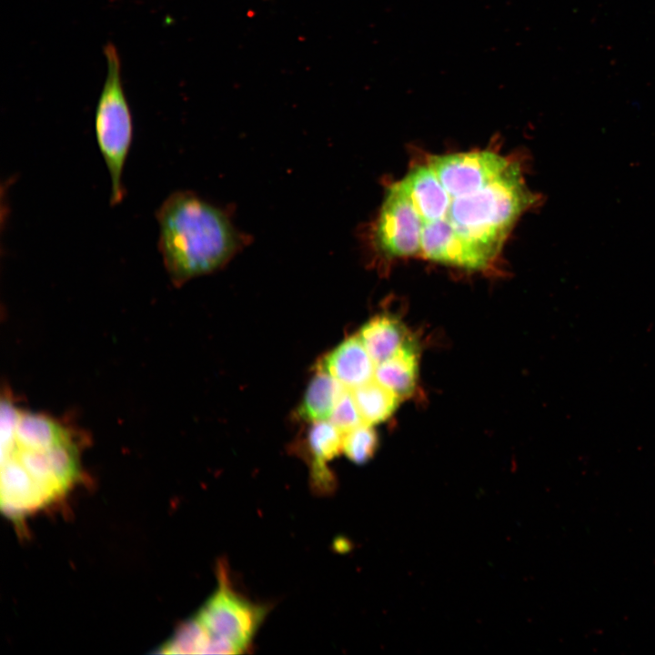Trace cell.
I'll return each mask as SVG.
<instances>
[{
  "mask_svg": "<svg viewBox=\"0 0 655 655\" xmlns=\"http://www.w3.org/2000/svg\"><path fill=\"white\" fill-rule=\"evenodd\" d=\"M346 389L335 378L317 368L307 387L297 415L311 423L327 420Z\"/></svg>",
  "mask_w": 655,
  "mask_h": 655,
  "instance_id": "cell-12",
  "label": "cell"
},
{
  "mask_svg": "<svg viewBox=\"0 0 655 655\" xmlns=\"http://www.w3.org/2000/svg\"><path fill=\"white\" fill-rule=\"evenodd\" d=\"M305 448L313 490L321 495L332 492L336 480L328 463L343 453V432L330 421L312 422L307 432Z\"/></svg>",
  "mask_w": 655,
  "mask_h": 655,
  "instance_id": "cell-8",
  "label": "cell"
},
{
  "mask_svg": "<svg viewBox=\"0 0 655 655\" xmlns=\"http://www.w3.org/2000/svg\"><path fill=\"white\" fill-rule=\"evenodd\" d=\"M400 182L422 223L444 217L450 196L428 164L413 168Z\"/></svg>",
  "mask_w": 655,
  "mask_h": 655,
  "instance_id": "cell-10",
  "label": "cell"
},
{
  "mask_svg": "<svg viewBox=\"0 0 655 655\" xmlns=\"http://www.w3.org/2000/svg\"><path fill=\"white\" fill-rule=\"evenodd\" d=\"M2 511L22 521L64 499L80 479V450L71 430L52 418L6 401L1 426Z\"/></svg>",
  "mask_w": 655,
  "mask_h": 655,
  "instance_id": "cell-1",
  "label": "cell"
},
{
  "mask_svg": "<svg viewBox=\"0 0 655 655\" xmlns=\"http://www.w3.org/2000/svg\"><path fill=\"white\" fill-rule=\"evenodd\" d=\"M376 363L358 335L351 336L328 352L317 365L345 388L353 389L374 378Z\"/></svg>",
  "mask_w": 655,
  "mask_h": 655,
  "instance_id": "cell-9",
  "label": "cell"
},
{
  "mask_svg": "<svg viewBox=\"0 0 655 655\" xmlns=\"http://www.w3.org/2000/svg\"><path fill=\"white\" fill-rule=\"evenodd\" d=\"M378 448V435L365 423L343 434V453L350 461L361 465L369 461Z\"/></svg>",
  "mask_w": 655,
  "mask_h": 655,
  "instance_id": "cell-15",
  "label": "cell"
},
{
  "mask_svg": "<svg viewBox=\"0 0 655 655\" xmlns=\"http://www.w3.org/2000/svg\"><path fill=\"white\" fill-rule=\"evenodd\" d=\"M428 164L448 194L455 197L482 188L512 163L499 154L485 150L434 156Z\"/></svg>",
  "mask_w": 655,
  "mask_h": 655,
  "instance_id": "cell-7",
  "label": "cell"
},
{
  "mask_svg": "<svg viewBox=\"0 0 655 655\" xmlns=\"http://www.w3.org/2000/svg\"><path fill=\"white\" fill-rule=\"evenodd\" d=\"M267 612L237 591L223 563L217 587L196 614L185 620L159 649L166 654L245 653Z\"/></svg>",
  "mask_w": 655,
  "mask_h": 655,
  "instance_id": "cell-3",
  "label": "cell"
},
{
  "mask_svg": "<svg viewBox=\"0 0 655 655\" xmlns=\"http://www.w3.org/2000/svg\"><path fill=\"white\" fill-rule=\"evenodd\" d=\"M329 419L343 434L363 423L351 389L340 396Z\"/></svg>",
  "mask_w": 655,
  "mask_h": 655,
  "instance_id": "cell-16",
  "label": "cell"
},
{
  "mask_svg": "<svg viewBox=\"0 0 655 655\" xmlns=\"http://www.w3.org/2000/svg\"><path fill=\"white\" fill-rule=\"evenodd\" d=\"M156 219L157 247L176 286L221 268L242 245L226 212L189 191L170 194Z\"/></svg>",
  "mask_w": 655,
  "mask_h": 655,
  "instance_id": "cell-2",
  "label": "cell"
},
{
  "mask_svg": "<svg viewBox=\"0 0 655 655\" xmlns=\"http://www.w3.org/2000/svg\"><path fill=\"white\" fill-rule=\"evenodd\" d=\"M418 374L417 351L407 342L394 355L376 365L374 379L402 399L414 392Z\"/></svg>",
  "mask_w": 655,
  "mask_h": 655,
  "instance_id": "cell-11",
  "label": "cell"
},
{
  "mask_svg": "<svg viewBox=\"0 0 655 655\" xmlns=\"http://www.w3.org/2000/svg\"><path fill=\"white\" fill-rule=\"evenodd\" d=\"M106 76L95 113L97 146L110 178V204L125 196L123 174L133 140V118L121 78V60L112 43L104 46Z\"/></svg>",
  "mask_w": 655,
  "mask_h": 655,
  "instance_id": "cell-5",
  "label": "cell"
},
{
  "mask_svg": "<svg viewBox=\"0 0 655 655\" xmlns=\"http://www.w3.org/2000/svg\"><path fill=\"white\" fill-rule=\"evenodd\" d=\"M363 423L375 426L388 420L401 398L376 379L351 389Z\"/></svg>",
  "mask_w": 655,
  "mask_h": 655,
  "instance_id": "cell-14",
  "label": "cell"
},
{
  "mask_svg": "<svg viewBox=\"0 0 655 655\" xmlns=\"http://www.w3.org/2000/svg\"><path fill=\"white\" fill-rule=\"evenodd\" d=\"M536 199L526 186L519 167L512 163L482 188L450 196L445 216L439 220L449 224L489 265L499 254L510 227Z\"/></svg>",
  "mask_w": 655,
  "mask_h": 655,
  "instance_id": "cell-4",
  "label": "cell"
},
{
  "mask_svg": "<svg viewBox=\"0 0 655 655\" xmlns=\"http://www.w3.org/2000/svg\"><path fill=\"white\" fill-rule=\"evenodd\" d=\"M421 232L422 219L403 185L392 184L373 227L375 248L390 258L420 255Z\"/></svg>",
  "mask_w": 655,
  "mask_h": 655,
  "instance_id": "cell-6",
  "label": "cell"
},
{
  "mask_svg": "<svg viewBox=\"0 0 655 655\" xmlns=\"http://www.w3.org/2000/svg\"><path fill=\"white\" fill-rule=\"evenodd\" d=\"M358 335L376 364L394 355L408 342L400 322L388 315L372 317Z\"/></svg>",
  "mask_w": 655,
  "mask_h": 655,
  "instance_id": "cell-13",
  "label": "cell"
}]
</instances>
